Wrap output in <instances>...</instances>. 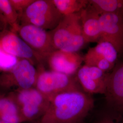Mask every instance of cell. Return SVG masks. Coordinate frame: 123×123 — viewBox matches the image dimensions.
<instances>
[{"instance_id":"2","label":"cell","mask_w":123,"mask_h":123,"mask_svg":"<svg viewBox=\"0 0 123 123\" xmlns=\"http://www.w3.org/2000/svg\"><path fill=\"white\" fill-rule=\"evenodd\" d=\"M49 32L55 50L78 53L87 43L79 13L63 16L57 27Z\"/></svg>"},{"instance_id":"1","label":"cell","mask_w":123,"mask_h":123,"mask_svg":"<svg viewBox=\"0 0 123 123\" xmlns=\"http://www.w3.org/2000/svg\"><path fill=\"white\" fill-rule=\"evenodd\" d=\"M94 101L83 90L62 92L53 97L40 123H83L92 110Z\"/></svg>"},{"instance_id":"4","label":"cell","mask_w":123,"mask_h":123,"mask_svg":"<svg viewBox=\"0 0 123 123\" xmlns=\"http://www.w3.org/2000/svg\"><path fill=\"white\" fill-rule=\"evenodd\" d=\"M37 68L38 73L35 88L50 101L53 97L62 92L83 90L75 76L47 70L44 68V65H40Z\"/></svg>"},{"instance_id":"16","label":"cell","mask_w":123,"mask_h":123,"mask_svg":"<svg viewBox=\"0 0 123 123\" xmlns=\"http://www.w3.org/2000/svg\"><path fill=\"white\" fill-rule=\"evenodd\" d=\"M89 4L100 15L118 14L123 15V0H88Z\"/></svg>"},{"instance_id":"18","label":"cell","mask_w":123,"mask_h":123,"mask_svg":"<svg viewBox=\"0 0 123 123\" xmlns=\"http://www.w3.org/2000/svg\"><path fill=\"white\" fill-rule=\"evenodd\" d=\"M0 12L10 27V30L17 33L20 25L19 16L14 9L10 0H0Z\"/></svg>"},{"instance_id":"9","label":"cell","mask_w":123,"mask_h":123,"mask_svg":"<svg viewBox=\"0 0 123 123\" xmlns=\"http://www.w3.org/2000/svg\"><path fill=\"white\" fill-rule=\"evenodd\" d=\"M119 54L113 44L108 41H100L95 47L89 49L84 56V62L86 65L109 73L114 68Z\"/></svg>"},{"instance_id":"12","label":"cell","mask_w":123,"mask_h":123,"mask_svg":"<svg viewBox=\"0 0 123 123\" xmlns=\"http://www.w3.org/2000/svg\"><path fill=\"white\" fill-rule=\"evenodd\" d=\"M101 38L113 44L119 54L123 53V15L104 14L100 15Z\"/></svg>"},{"instance_id":"19","label":"cell","mask_w":123,"mask_h":123,"mask_svg":"<svg viewBox=\"0 0 123 123\" xmlns=\"http://www.w3.org/2000/svg\"><path fill=\"white\" fill-rule=\"evenodd\" d=\"M18 60L19 59L5 53L0 49V74L12 68Z\"/></svg>"},{"instance_id":"22","label":"cell","mask_w":123,"mask_h":123,"mask_svg":"<svg viewBox=\"0 0 123 123\" xmlns=\"http://www.w3.org/2000/svg\"><path fill=\"white\" fill-rule=\"evenodd\" d=\"M8 25L4 17L0 12V32L7 30Z\"/></svg>"},{"instance_id":"20","label":"cell","mask_w":123,"mask_h":123,"mask_svg":"<svg viewBox=\"0 0 123 123\" xmlns=\"http://www.w3.org/2000/svg\"><path fill=\"white\" fill-rule=\"evenodd\" d=\"M34 0H10V1L20 17L24 11L34 1Z\"/></svg>"},{"instance_id":"7","label":"cell","mask_w":123,"mask_h":123,"mask_svg":"<svg viewBox=\"0 0 123 123\" xmlns=\"http://www.w3.org/2000/svg\"><path fill=\"white\" fill-rule=\"evenodd\" d=\"M0 49L18 59H27L35 66L44 65L46 62L16 32L10 30L0 32Z\"/></svg>"},{"instance_id":"8","label":"cell","mask_w":123,"mask_h":123,"mask_svg":"<svg viewBox=\"0 0 123 123\" xmlns=\"http://www.w3.org/2000/svg\"><path fill=\"white\" fill-rule=\"evenodd\" d=\"M17 33L46 62L49 55L54 51L49 31L34 25H20Z\"/></svg>"},{"instance_id":"13","label":"cell","mask_w":123,"mask_h":123,"mask_svg":"<svg viewBox=\"0 0 123 123\" xmlns=\"http://www.w3.org/2000/svg\"><path fill=\"white\" fill-rule=\"evenodd\" d=\"M84 62V57L78 53L56 50L46 59L51 70L75 76Z\"/></svg>"},{"instance_id":"10","label":"cell","mask_w":123,"mask_h":123,"mask_svg":"<svg viewBox=\"0 0 123 123\" xmlns=\"http://www.w3.org/2000/svg\"><path fill=\"white\" fill-rule=\"evenodd\" d=\"M104 95L109 111L123 113V61L116 64L110 73Z\"/></svg>"},{"instance_id":"21","label":"cell","mask_w":123,"mask_h":123,"mask_svg":"<svg viewBox=\"0 0 123 123\" xmlns=\"http://www.w3.org/2000/svg\"><path fill=\"white\" fill-rule=\"evenodd\" d=\"M109 111V113H106L101 115L96 123H123L114 116L113 112Z\"/></svg>"},{"instance_id":"11","label":"cell","mask_w":123,"mask_h":123,"mask_svg":"<svg viewBox=\"0 0 123 123\" xmlns=\"http://www.w3.org/2000/svg\"><path fill=\"white\" fill-rule=\"evenodd\" d=\"M110 73L85 64L81 66L75 77L84 91L88 94H104Z\"/></svg>"},{"instance_id":"14","label":"cell","mask_w":123,"mask_h":123,"mask_svg":"<svg viewBox=\"0 0 123 123\" xmlns=\"http://www.w3.org/2000/svg\"><path fill=\"white\" fill-rule=\"evenodd\" d=\"M82 32L86 43H98L101 38L100 15L89 4L80 12Z\"/></svg>"},{"instance_id":"5","label":"cell","mask_w":123,"mask_h":123,"mask_svg":"<svg viewBox=\"0 0 123 123\" xmlns=\"http://www.w3.org/2000/svg\"><path fill=\"white\" fill-rule=\"evenodd\" d=\"M63 17L52 0H34L20 16V23L31 24L51 31L57 27Z\"/></svg>"},{"instance_id":"15","label":"cell","mask_w":123,"mask_h":123,"mask_svg":"<svg viewBox=\"0 0 123 123\" xmlns=\"http://www.w3.org/2000/svg\"><path fill=\"white\" fill-rule=\"evenodd\" d=\"M0 118L9 123H25L17 104L9 93H0Z\"/></svg>"},{"instance_id":"23","label":"cell","mask_w":123,"mask_h":123,"mask_svg":"<svg viewBox=\"0 0 123 123\" xmlns=\"http://www.w3.org/2000/svg\"><path fill=\"white\" fill-rule=\"evenodd\" d=\"M0 123H9L5 121L4 120H3V119L0 118Z\"/></svg>"},{"instance_id":"24","label":"cell","mask_w":123,"mask_h":123,"mask_svg":"<svg viewBox=\"0 0 123 123\" xmlns=\"http://www.w3.org/2000/svg\"><path fill=\"white\" fill-rule=\"evenodd\" d=\"M40 123L39 120L37 121H36V122H31V123Z\"/></svg>"},{"instance_id":"17","label":"cell","mask_w":123,"mask_h":123,"mask_svg":"<svg viewBox=\"0 0 123 123\" xmlns=\"http://www.w3.org/2000/svg\"><path fill=\"white\" fill-rule=\"evenodd\" d=\"M63 16L79 13L88 5V0H52Z\"/></svg>"},{"instance_id":"6","label":"cell","mask_w":123,"mask_h":123,"mask_svg":"<svg viewBox=\"0 0 123 123\" xmlns=\"http://www.w3.org/2000/svg\"><path fill=\"white\" fill-rule=\"evenodd\" d=\"M37 69L31 62L19 59L12 68L0 74V90L27 89L35 87Z\"/></svg>"},{"instance_id":"3","label":"cell","mask_w":123,"mask_h":123,"mask_svg":"<svg viewBox=\"0 0 123 123\" xmlns=\"http://www.w3.org/2000/svg\"><path fill=\"white\" fill-rule=\"evenodd\" d=\"M17 104L25 123L40 120L49 108L50 101L35 87L17 89L9 92Z\"/></svg>"}]
</instances>
